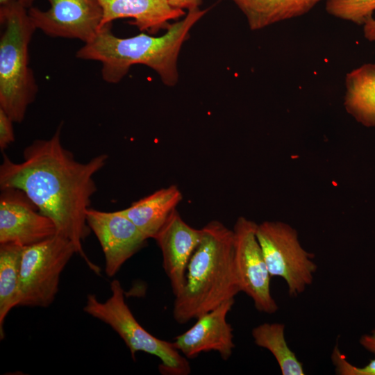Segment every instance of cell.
Segmentation results:
<instances>
[{"label":"cell","instance_id":"d4e9b609","mask_svg":"<svg viewBox=\"0 0 375 375\" xmlns=\"http://www.w3.org/2000/svg\"><path fill=\"white\" fill-rule=\"evenodd\" d=\"M171 6L181 8V9H187L188 10L199 7V5L201 3V0H168Z\"/></svg>","mask_w":375,"mask_h":375},{"label":"cell","instance_id":"7402d4cb","mask_svg":"<svg viewBox=\"0 0 375 375\" xmlns=\"http://www.w3.org/2000/svg\"><path fill=\"white\" fill-rule=\"evenodd\" d=\"M13 122L8 115L0 108V149L2 151L15 141Z\"/></svg>","mask_w":375,"mask_h":375},{"label":"cell","instance_id":"44dd1931","mask_svg":"<svg viewBox=\"0 0 375 375\" xmlns=\"http://www.w3.org/2000/svg\"><path fill=\"white\" fill-rule=\"evenodd\" d=\"M332 362L335 372L339 375H375V358L363 367L353 365L346 359L338 346H335L331 355Z\"/></svg>","mask_w":375,"mask_h":375},{"label":"cell","instance_id":"ba28073f","mask_svg":"<svg viewBox=\"0 0 375 375\" xmlns=\"http://www.w3.org/2000/svg\"><path fill=\"white\" fill-rule=\"evenodd\" d=\"M257 224L239 217L233 228L234 264L241 292L265 313L276 312L278 305L270 291L272 278L256 237Z\"/></svg>","mask_w":375,"mask_h":375},{"label":"cell","instance_id":"8fae6325","mask_svg":"<svg viewBox=\"0 0 375 375\" xmlns=\"http://www.w3.org/2000/svg\"><path fill=\"white\" fill-rule=\"evenodd\" d=\"M86 219L100 243L105 256V271L110 277L115 276L148 240L120 210L106 212L89 208Z\"/></svg>","mask_w":375,"mask_h":375},{"label":"cell","instance_id":"7a4b0ae2","mask_svg":"<svg viewBox=\"0 0 375 375\" xmlns=\"http://www.w3.org/2000/svg\"><path fill=\"white\" fill-rule=\"evenodd\" d=\"M208 9L196 7L188 10L186 17L172 24L159 37L141 33L122 38L111 31V24L103 26L95 37L81 47L76 57L81 60L99 61L101 77L108 83H117L134 65H144L154 70L167 86L178 81V56L191 28Z\"/></svg>","mask_w":375,"mask_h":375},{"label":"cell","instance_id":"8992f818","mask_svg":"<svg viewBox=\"0 0 375 375\" xmlns=\"http://www.w3.org/2000/svg\"><path fill=\"white\" fill-rule=\"evenodd\" d=\"M74 253L73 242L58 233L24 247L19 265V306H49L58 291L60 274Z\"/></svg>","mask_w":375,"mask_h":375},{"label":"cell","instance_id":"9c48e42d","mask_svg":"<svg viewBox=\"0 0 375 375\" xmlns=\"http://www.w3.org/2000/svg\"><path fill=\"white\" fill-rule=\"evenodd\" d=\"M50 8L31 7L28 15L36 29L51 38L78 39L87 43L101 28L103 12L97 0H47Z\"/></svg>","mask_w":375,"mask_h":375},{"label":"cell","instance_id":"6da1fadb","mask_svg":"<svg viewBox=\"0 0 375 375\" xmlns=\"http://www.w3.org/2000/svg\"><path fill=\"white\" fill-rule=\"evenodd\" d=\"M61 128L62 124L50 138L36 140L26 147L19 162L3 153L0 188L24 192L40 212L52 219L58 233L73 242L89 268L99 274L100 268L88 258L83 242L91 231L86 212L97 190L94 176L106 165L108 156L78 161L62 145Z\"/></svg>","mask_w":375,"mask_h":375},{"label":"cell","instance_id":"cb8c5ba5","mask_svg":"<svg viewBox=\"0 0 375 375\" xmlns=\"http://www.w3.org/2000/svg\"><path fill=\"white\" fill-rule=\"evenodd\" d=\"M360 344L368 351L375 354V329L360 338Z\"/></svg>","mask_w":375,"mask_h":375},{"label":"cell","instance_id":"2e32d148","mask_svg":"<svg viewBox=\"0 0 375 375\" xmlns=\"http://www.w3.org/2000/svg\"><path fill=\"white\" fill-rule=\"evenodd\" d=\"M344 105L358 122L375 126V64L365 63L345 76Z\"/></svg>","mask_w":375,"mask_h":375},{"label":"cell","instance_id":"52a82bcc","mask_svg":"<svg viewBox=\"0 0 375 375\" xmlns=\"http://www.w3.org/2000/svg\"><path fill=\"white\" fill-rule=\"evenodd\" d=\"M256 237L271 276L282 278L292 297L303 292L312 284L317 265L297 231L283 222L265 221L257 224Z\"/></svg>","mask_w":375,"mask_h":375},{"label":"cell","instance_id":"3957f363","mask_svg":"<svg viewBox=\"0 0 375 375\" xmlns=\"http://www.w3.org/2000/svg\"><path fill=\"white\" fill-rule=\"evenodd\" d=\"M188 265L185 284L175 297L173 317L181 324L197 319L241 292L234 264L233 231L212 220Z\"/></svg>","mask_w":375,"mask_h":375},{"label":"cell","instance_id":"e0dca14e","mask_svg":"<svg viewBox=\"0 0 375 375\" xmlns=\"http://www.w3.org/2000/svg\"><path fill=\"white\" fill-rule=\"evenodd\" d=\"M245 15L252 31L298 17L326 0H231Z\"/></svg>","mask_w":375,"mask_h":375},{"label":"cell","instance_id":"5b68a950","mask_svg":"<svg viewBox=\"0 0 375 375\" xmlns=\"http://www.w3.org/2000/svg\"><path fill=\"white\" fill-rule=\"evenodd\" d=\"M110 297L104 302L99 301L94 294H88L83 310L110 326L125 342L134 360L135 353L142 351L160 359L159 370L162 374L188 375L191 368L188 358L173 342L156 338L136 320L118 280L110 283Z\"/></svg>","mask_w":375,"mask_h":375},{"label":"cell","instance_id":"277c9868","mask_svg":"<svg viewBox=\"0 0 375 375\" xmlns=\"http://www.w3.org/2000/svg\"><path fill=\"white\" fill-rule=\"evenodd\" d=\"M0 24V108L14 122L21 123L38 92L28 58L36 28L28 9L17 0L1 5Z\"/></svg>","mask_w":375,"mask_h":375},{"label":"cell","instance_id":"7c38bea8","mask_svg":"<svg viewBox=\"0 0 375 375\" xmlns=\"http://www.w3.org/2000/svg\"><path fill=\"white\" fill-rule=\"evenodd\" d=\"M234 302L235 299L227 300L196 319L190 329L176 337V349L187 358L213 351L227 360L235 348L233 328L226 319Z\"/></svg>","mask_w":375,"mask_h":375},{"label":"cell","instance_id":"d6986e66","mask_svg":"<svg viewBox=\"0 0 375 375\" xmlns=\"http://www.w3.org/2000/svg\"><path fill=\"white\" fill-rule=\"evenodd\" d=\"M251 335L257 346L272 353L283 375L305 374L302 363L286 341L283 324H261L253 328Z\"/></svg>","mask_w":375,"mask_h":375},{"label":"cell","instance_id":"ac0fdd59","mask_svg":"<svg viewBox=\"0 0 375 375\" xmlns=\"http://www.w3.org/2000/svg\"><path fill=\"white\" fill-rule=\"evenodd\" d=\"M24 247L0 244V338H4L3 324L10 311L19 306V265Z\"/></svg>","mask_w":375,"mask_h":375},{"label":"cell","instance_id":"5bb4252c","mask_svg":"<svg viewBox=\"0 0 375 375\" xmlns=\"http://www.w3.org/2000/svg\"><path fill=\"white\" fill-rule=\"evenodd\" d=\"M103 12L101 27L112 21L132 19L131 24L148 34L167 30L170 20L185 14L184 10L170 5L168 0H97Z\"/></svg>","mask_w":375,"mask_h":375},{"label":"cell","instance_id":"9a60e30c","mask_svg":"<svg viewBox=\"0 0 375 375\" xmlns=\"http://www.w3.org/2000/svg\"><path fill=\"white\" fill-rule=\"evenodd\" d=\"M183 199L178 187L171 185L119 210L148 238H154Z\"/></svg>","mask_w":375,"mask_h":375},{"label":"cell","instance_id":"484cf974","mask_svg":"<svg viewBox=\"0 0 375 375\" xmlns=\"http://www.w3.org/2000/svg\"><path fill=\"white\" fill-rule=\"evenodd\" d=\"M12 0H0V4H4ZM20 4H22L23 6H24L28 10L33 7V3L34 2V0H17Z\"/></svg>","mask_w":375,"mask_h":375},{"label":"cell","instance_id":"ffe728a7","mask_svg":"<svg viewBox=\"0 0 375 375\" xmlns=\"http://www.w3.org/2000/svg\"><path fill=\"white\" fill-rule=\"evenodd\" d=\"M325 8L336 18L362 26L375 13V0H326Z\"/></svg>","mask_w":375,"mask_h":375},{"label":"cell","instance_id":"30bf717a","mask_svg":"<svg viewBox=\"0 0 375 375\" xmlns=\"http://www.w3.org/2000/svg\"><path fill=\"white\" fill-rule=\"evenodd\" d=\"M58 233L55 223L17 188L1 189L0 244L28 247Z\"/></svg>","mask_w":375,"mask_h":375},{"label":"cell","instance_id":"4fadbf2b","mask_svg":"<svg viewBox=\"0 0 375 375\" xmlns=\"http://www.w3.org/2000/svg\"><path fill=\"white\" fill-rule=\"evenodd\" d=\"M202 237V229L187 224L176 209L153 238L162 256V267L174 295L185 284L188 263Z\"/></svg>","mask_w":375,"mask_h":375},{"label":"cell","instance_id":"603a6c76","mask_svg":"<svg viewBox=\"0 0 375 375\" xmlns=\"http://www.w3.org/2000/svg\"><path fill=\"white\" fill-rule=\"evenodd\" d=\"M363 35L366 40L375 42V18H368L362 25Z\"/></svg>","mask_w":375,"mask_h":375}]
</instances>
